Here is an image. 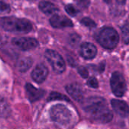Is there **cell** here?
<instances>
[{"label": "cell", "mask_w": 129, "mask_h": 129, "mask_svg": "<svg viewBox=\"0 0 129 129\" xmlns=\"http://www.w3.org/2000/svg\"><path fill=\"white\" fill-rule=\"evenodd\" d=\"M83 109L94 122L108 123L113 119V113L102 98H89L84 102Z\"/></svg>", "instance_id": "1"}, {"label": "cell", "mask_w": 129, "mask_h": 129, "mask_svg": "<svg viewBox=\"0 0 129 129\" xmlns=\"http://www.w3.org/2000/svg\"><path fill=\"white\" fill-rule=\"evenodd\" d=\"M0 25L5 30L14 33H28L33 28L29 20L14 17H6L0 19Z\"/></svg>", "instance_id": "2"}, {"label": "cell", "mask_w": 129, "mask_h": 129, "mask_svg": "<svg viewBox=\"0 0 129 129\" xmlns=\"http://www.w3.org/2000/svg\"><path fill=\"white\" fill-rule=\"evenodd\" d=\"M97 40L104 48L113 49L118 45L119 36L118 33L113 28L105 27L98 33Z\"/></svg>", "instance_id": "3"}, {"label": "cell", "mask_w": 129, "mask_h": 129, "mask_svg": "<svg viewBox=\"0 0 129 129\" xmlns=\"http://www.w3.org/2000/svg\"><path fill=\"white\" fill-rule=\"evenodd\" d=\"M51 119L60 124L67 125L71 119V113L68 108L62 104H57L51 107L50 111Z\"/></svg>", "instance_id": "4"}, {"label": "cell", "mask_w": 129, "mask_h": 129, "mask_svg": "<svg viewBox=\"0 0 129 129\" xmlns=\"http://www.w3.org/2000/svg\"><path fill=\"white\" fill-rule=\"evenodd\" d=\"M45 56L55 73H62L65 71L66 63L61 55L57 51L54 50H47L45 53Z\"/></svg>", "instance_id": "5"}, {"label": "cell", "mask_w": 129, "mask_h": 129, "mask_svg": "<svg viewBox=\"0 0 129 129\" xmlns=\"http://www.w3.org/2000/svg\"><path fill=\"white\" fill-rule=\"evenodd\" d=\"M110 85L113 93L116 97H122L126 91V82L124 76L119 72L113 73L110 79Z\"/></svg>", "instance_id": "6"}, {"label": "cell", "mask_w": 129, "mask_h": 129, "mask_svg": "<svg viewBox=\"0 0 129 129\" xmlns=\"http://www.w3.org/2000/svg\"><path fill=\"white\" fill-rule=\"evenodd\" d=\"M12 43L14 45L23 51H29L36 48L39 45L36 39L28 37L14 38L12 39Z\"/></svg>", "instance_id": "7"}, {"label": "cell", "mask_w": 129, "mask_h": 129, "mask_svg": "<svg viewBox=\"0 0 129 129\" xmlns=\"http://www.w3.org/2000/svg\"><path fill=\"white\" fill-rule=\"evenodd\" d=\"M51 25L54 28H64L71 27L73 26V22L66 16H62L59 14L53 15L50 19Z\"/></svg>", "instance_id": "8"}, {"label": "cell", "mask_w": 129, "mask_h": 129, "mask_svg": "<svg viewBox=\"0 0 129 129\" xmlns=\"http://www.w3.org/2000/svg\"><path fill=\"white\" fill-rule=\"evenodd\" d=\"M48 75V70L44 64H39L32 72V78L37 83L43 82Z\"/></svg>", "instance_id": "9"}, {"label": "cell", "mask_w": 129, "mask_h": 129, "mask_svg": "<svg viewBox=\"0 0 129 129\" xmlns=\"http://www.w3.org/2000/svg\"><path fill=\"white\" fill-rule=\"evenodd\" d=\"M97 48L91 43H83L80 47V54L82 57L87 60L93 59L97 54Z\"/></svg>", "instance_id": "10"}, {"label": "cell", "mask_w": 129, "mask_h": 129, "mask_svg": "<svg viewBox=\"0 0 129 129\" xmlns=\"http://www.w3.org/2000/svg\"><path fill=\"white\" fill-rule=\"evenodd\" d=\"M111 104L113 110L119 116L123 118L128 117L129 111L128 106L125 101L120 100H113L111 101Z\"/></svg>", "instance_id": "11"}, {"label": "cell", "mask_w": 129, "mask_h": 129, "mask_svg": "<svg viewBox=\"0 0 129 129\" xmlns=\"http://www.w3.org/2000/svg\"><path fill=\"white\" fill-rule=\"evenodd\" d=\"M26 96L31 102H35L41 99L45 93L44 91L36 88L31 84L26 85Z\"/></svg>", "instance_id": "12"}, {"label": "cell", "mask_w": 129, "mask_h": 129, "mask_svg": "<svg viewBox=\"0 0 129 129\" xmlns=\"http://www.w3.org/2000/svg\"><path fill=\"white\" fill-rule=\"evenodd\" d=\"M67 91L70 95L77 101H81L83 99V92L81 87L78 84H71L67 87Z\"/></svg>", "instance_id": "13"}, {"label": "cell", "mask_w": 129, "mask_h": 129, "mask_svg": "<svg viewBox=\"0 0 129 129\" xmlns=\"http://www.w3.org/2000/svg\"><path fill=\"white\" fill-rule=\"evenodd\" d=\"M39 7L40 10L46 14H54L59 11V9L53 3L47 1L40 2Z\"/></svg>", "instance_id": "14"}, {"label": "cell", "mask_w": 129, "mask_h": 129, "mask_svg": "<svg viewBox=\"0 0 129 129\" xmlns=\"http://www.w3.org/2000/svg\"><path fill=\"white\" fill-rule=\"evenodd\" d=\"M11 114V108L5 99L0 96V117L6 118Z\"/></svg>", "instance_id": "15"}, {"label": "cell", "mask_w": 129, "mask_h": 129, "mask_svg": "<svg viewBox=\"0 0 129 129\" xmlns=\"http://www.w3.org/2000/svg\"><path fill=\"white\" fill-rule=\"evenodd\" d=\"M32 64H33V60L31 58L24 57V58L20 59L18 61L17 67V69L19 70V71L23 73V72H26V70H28L31 67Z\"/></svg>", "instance_id": "16"}, {"label": "cell", "mask_w": 129, "mask_h": 129, "mask_svg": "<svg viewBox=\"0 0 129 129\" xmlns=\"http://www.w3.org/2000/svg\"><path fill=\"white\" fill-rule=\"evenodd\" d=\"M81 23L84 26H85L87 27H89V28H93V27H95L96 26L95 22L93 20H91V18H89V17H85V18H83L81 20Z\"/></svg>", "instance_id": "17"}, {"label": "cell", "mask_w": 129, "mask_h": 129, "mask_svg": "<svg viewBox=\"0 0 129 129\" xmlns=\"http://www.w3.org/2000/svg\"><path fill=\"white\" fill-rule=\"evenodd\" d=\"M65 10L70 16H76L79 13V11L72 5H67L65 6Z\"/></svg>", "instance_id": "18"}, {"label": "cell", "mask_w": 129, "mask_h": 129, "mask_svg": "<svg viewBox=\"0 0 129 129\" xmlns=\"http://www.w3.org/2000/svg\"><path fill=\"white\" fill-rule=\"evenodd\" d=\"M128 24L125 23V26L122 27V35H123V39L125 42V44L128 43L129 39V32H128Z\"/></svg>", "instance_id": "19"}, {"label": "cell", "mask_w": 129, "mask_h": 129, "mask_svg": "<svg viewBox=\"0 0 129 129\" xmlns=\"http://www.w3.org/2000/svg\"><path fill=\"white\" fill-rule=\"evenodd\" d=\"M10 10H11L10 6L7 3L0 1V14L8 13L10 11Z\"/></svg>", "instance_id": "20"}, {"label": "cell", "mask_w": 129, "mask_h": 129, "mask_svg": "<svg viewBox=\"0 0 129 129\" xmlns=\"http://www.w3.org/2000/svg\"><path fill=\"white\" fill-rule=\"evenodd\" d=\"M80 40V36L77 34H72L70 36V42L73 45H76L79 43Z\"/></svg>", "instance_id": "21"}, {"label": "cell", "mask_w": 129, "mask_h": 129, "mask_svg": "<svg viewBox=\"0 0 129 129\" xmlns=\"http://www.w3.org/2000/svg\"><path fill=\"white\" fill-rule=\"evenodd\" d=\"M59 100V99H61V100H66V101H68L67 100V98L63 96V95H60L59 93H56V92H53L51 94V95L50 96L49 98V100Z\"/></svg>", "instance_id": "22"}, {"label": "cell", "mask_w": 129, "mask_h": 129, "mask_svg": "<svg viewBox=\"0 0 129 129\" xmlns=\"http://www.w3.org/2000/svg\"><path fill=\"white\" fill-rule=\"evenodd\" d=\"M88 85H89L91 88H98V82L97 81V79L94 77L90 78L88 81Z\"/></svg>", "instance_id": "23"}, {"label": "cell", "mask_w": 129, "mask_h": 129, "mask_svg": "<svg viewBox=\"0 0 129 129\" xmlns=\"http://www.w3.org/2000/svg\"><path fill=\"white\" fill-rule=\"evenodd\" d=\"M78 71L79 73V74L83 77V78H87L88 76V72L87 70V69L85 67H81L78 69Z\"/></svg>", "instance_id": "24"}, {"label": "cell", "mask_w": 129, "mask_h": 129, "mask_svg": "<svg viewBox=\"0 0 129 129\" xmlns=\"http://www.w3.org/2000/svg\"><path fill=\"white\" fill-rule=\"evenodd\" d=\"M116 2L119 3V4H121V5H124L126 2V0H116Z\"/></svg>", "instance_id": "25"}, {"label": "cell", "mask_w": 129, "mask_h": 129, "mask_svg": "<svg viewBox=\"0 0 129 129\" xmlns=\"http://www.w3.org/2000/svg\"><path fill=\"white\" fill-rule=\"evenodd\" d=\"M105 2H107V3H110V2H111V0H104Z\"/></svg>", "instance_id": "26"}]
</instances>
